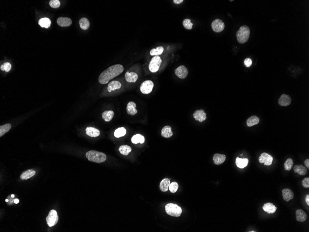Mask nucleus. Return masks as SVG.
<instances>
[{
    "label": "nucleus",
    "instance_id": "20",
    "mask_svg": "<svg viewBox=\"0 0 309 232\" xmlns=\"http://www.w3.org/2000/svg\"><path fill=\"white\" fill-rule=\"evenodd\" d=\"M296 219L299 222H303L307 219V215L304 210L298 209L296 212Z\"/></svg>",
    "mask_w": 309,
    "mask_h": 232
},
{
    "label": "nucleus",
    "instance_id": "48",
    "mask_svg": "<svg viewBox=\"0 0 309 232\" xmlns=\"http://www.w3.org/2000/svg\"><path fill=\"white\" fill-rule=\"evenodd\" d=\"M6 202H8V199H6Z\"/></svg>",
    "mask_w": 309,
    "mask_h": 232
},
{
    "label": "nucleus",
    "instance_id": "46",
    "mask_svg": "<svg viewBox=\"0 0 309 232\" xmlns=\"http://www.w3.org/2000/svg\"><path fill=\"white\" fill-rule=\"evenodd\" d=\"M14 203H15V204L18 203H19V199H15L14 200Z\"/></svg>",
    "mask_w": 309,
    "mask_h": 232
},
{
    "label": "nucleus",
    "instance_id": "34",
    "mask_svg": "<svg viewBox=\"0 0 309 232\" xmlns=\"http://www.w3.org/2000/svg\"><path fill=\"white\" fill-rule=\"evenodd\" d=\"M11 128V125L9 123L6 124L1 126L0 127V137H1L4 134L8 132Z\"/></svg>",
    "mask_w": 309,
    "mask_h": 232
},
{
    "label": "nucleus",
    "instance_id": "9",
    "mask_svg": "<svg viewBox=\"0 0 309 232\" xmlns=\"http://www.w3.org/2000/svg\"><path fill=\"white\" fill-rule=\"evenodd\" d=\"M273 159L274 158L273 157L266 152L262 153L260 157L259 158V162L261 164L263 163L265 165L267 166L271 165L273 162Z\"/></svg>",
    "mask_w": 309,
    "mask_h": 232
},
{
    "label": "nucleus",
    "instance_id": "32",
    "mask_svg": "<svg viewBox=\"0 0 309 232\" xmlns=\"http://www.w3.org/2000/svg\"><path fill=\"white\" fill-rule=\"evenodd\" d=\"M39 24L42 28H45L46 29L50 27L51 24V20L48 18H42L39 20Z\"/></svg>",
    "mask_w": 309,
    "mask_h": 232
},
{
    "label": "nucleus",
    "instance_id": "44",
    "mask_svg": "<svg viewBox=\"0 0 309 232\" xmlns=\"http://www.w3.org/2000/svg\"><path fill=\"white\" fill-rule=\"evenodd\" d=\"M305 164L307 168L309 169V159H307L305 161Z\"/></svg>",
    "mask_w": 309,
    "mask_h": 232
},
{
    "label": "nucleus",
    "instance_id": "16",
    "mask_svg": "<svg viewBox=\"0 0 309 232\" xmlns=\"http://www.w3.org/2000/svg\"><path fill=\"white\" fill-rule=\"evenodd\" d=\"M226 159V156L224 154L216 153L213 157V160L216 165H219L224 162Z\"/></svg>",
    "mask_w": 309,
    "mask_h": 232
},
{
    "label": "nucleus",
    "instance_id": "15",
    "mask_svg": "<svg viewBox=\"0 0 309 232\" xmlns=\"http://www.w3.org/2000/svg\"><path fill=\"white\" fill-rule=\"evenodd\" d=\"M126 81L128 83H135L138 79V74L133 72H126L125 76Z\"/></svg>",
    "mask_w": 309,
    "mask_h": 232
},
{
    "label": "nucleus",
    "instance_id": "7",
    "mask_svg": "<svg viewBox=\"0 0 309 232\" xmlns=\"http://www.w3.org/2000/svg\"><path fill=\"white\" fill-rule=\"evenodd\" d=\"M154 87V83L150 80H146L140 86V89L144 94H148L152 92Z\"/></svg>",
    "mask_w": 309,
    "mask_h": 232
},
{
    "label": "nucleus",
    "instance_id": "12",
    "mask_svg": "<svg viewBox=\"0 0 309 232\" xmlns=\"http://www.w3.org/2000/svg\"><path fill=\"white\" fill-rule=\"evenodd\" d=\"M292 102V99L289 95L286 94L282 95L279 100V104L281 106H288Z\"/></svg>",
    "mask_w": 309,
    "mask_h": 232
},
{
    "label": "nucleus",
    "instance_id": "4",
    "mask_svg": "<svg viewBox=\"0 0 309 232\" xmlns=\"http://www.w3.org/2000/svg\"><path fill=\"white\" fill-rule=\"evenodd\" d=\"M165 211L169 215L179 217L182 214V209L175 204L168 203L165 206Z\"/></svg>",
    "mask_w": 309,
    "mask_h": 232
},
{
    "label": "nucleus",
    "instance_id": "26",
    "mask_svg": "<svg viewBox=\"0 0 309 232\" xmlns=\"http://www.w3.org/2000/svg\"><path fill=\"white\" fill-rule=\"evenodd\" d=\"M170 185V181L169 179H163L160 182V188L162 192H166L169 189V185Z\"/></svg>",
    "mask_w": 309,
    "mask_h": 232
},
{
    "label": "nucleus",
    "instance_id": "8",
    "mask_svg": "<svg viewBox=\"0 0 309 232\" xmlns=\"http://www.w3.org/2000/svg\"><path fill=\"white\" fill-rule=\"evenodd\" d=\"M212 28L213 31L216 33H220L223 31L225 28L224 23L221 20L217 19L212 21Z\"/></svg>",
    "mask_w": 309,
    "mask_h": 232
},
{
    "label": "nucleus",
    "instance_id": "39",
    "mask_svg": "<svg viewBox=\"0 0 309 232\" xmlns=\"http://www.w3.org/2000/svg\"><path fill=\"white\" fill-rule=\"evenodd\" d=\"M0 69H1V71H3L9 72L11 69V65L10 63H8V62H7V63H4L3 65H2L1 66Z\"/></svg>",
    "mask_w": 309,
    "mask_h": 232
},
{
    "label": "nucleus",
    "instance_id": "6",
    "mask_svg": "<svg viewBox=\"0 0 309 232\" xmlns=\"http://www.w3.org/2000/svg\"><path fill=\"white\" fill-rule=\"evenodd\" d=\"M58 219L59 218L57 211L55 210H51L49 212V215L46 218L47 224L50 227H52L58 223Z\"/></svg>",
    "mask_w": 309,
    "mask_h": 232
},
{
    "label": "nucleus",
    "instance_id": "14",
    "mask_svg": "<svg viewBox=\"0 0 309 232\" xmlns=\"http://www.w3.org/2000/svg\"><path fill=\"white\" fill-rule=\"evenodd\" d=\"M136 107V104L135 102L133 101H130L127 105L126 111L127 114L132 116L136 115L138 113Z\"/></svg>",
    "mask_w": 309,
    "mask_h": 232
},
{
    "label": "nucleus",
    "instance_id": "37",
    "mask_svg": "<svg viewBox=\"0 0 309 232\" xmlns=\"http://www.w3.org/2000/svg\"><path fill=\"white\" fill-rule=\"evenodd\" d=\"M183 25L186 29L191 30L193 28V24L191 22L190 20L186 19L183 21Z\"/></svg>",
    "mask_w": 309,
    "mask_h": 232
},
{
    "label": "nucleus",
    "instance_id": "36",
    "mask_svg": "<svg viewBox=\"0 0 309 232\" xmlns=\"http://www.w3.org/2000/svg\"><path fill=\"white\" fill-rule=\"evenodd\" d=\"M293 159L291 158H288L284 164V168H285V170H291L293 167Z\"/></svg>",
    "mask_w": 309,
    "mask_h": 232
},
{
    "label": "nucleus",
    "instance_id": "2",
    "mask_svg": "<svg viewBox=\"0 0 309 232\" xmlns=\"http://www.w3.org/2000/svg\"><path fill=\"white\" fill-rule=\"evenodd\" d=\"M86 157L89 161L97 163L104 162L106 159V156L105 153L94 150L88 152L86 154Z\"/></svg>",
    "mask_w": 309,
    "mask_h": 232
},
{
    "label": "nucleus",
    "instance_id": "28",
    "mask_svg": "<svg viewBox=\"0 0 309 232\" xmlns=\"http://www.w3.org/2000/svg\"><path fill=\"white\" fill-rule=\"evenodd\" d=\"M114 112L113 111L106 110L102 114V117L105 122H110L114 116Z\"/></svg>",
    "mask_w": 309,
    "mask_h": 232
},
{
    "label": "nucleus",
    "instance_id": "23",
    "mask_svg": "<svg viewBox=\"0 0 309 232\" xmlns=\"http://www.w3.org/2000/svg\"><path fill=\"white\" fill-rule=\"evenodd\" d=\"M248 163V158H241L238 157L236 159V164L239 168L243 169L246 167Z\"/></svg>",
    "mask_w": 309,
    "mask_h": 232
},
{
    "label": "nucleus",
    "instance_id": "3",
    "mask_svg": "<svg viewBox=\"0 0 309 232\" xmlns=\"http://www.w3.org/2000/svg\"><path fill=\"white\" fill-rule=\"evenodd\" d=\"M250 35V30L247 26H241L236 33L237 41L240 44H244L248 41Z\"/></svg>",
    "mask_w": 309,
    "mask_h": 232
},
{
    "label": "nucleus",
    "instance_id": "11",
    "mask_svg": "<svg viewBox=\"0 0 309 232\" xmlns=\"http://www.w3.org/2000/svg\"><path fill=\"white\" fill-rule=\"evenodd\" d=\"M194 118L196 121H199L200 122H204L206 119V114L205 111L203 110H197L193 114Z\"/></svg>",
    "mask_w": 309,
    "mask_h": 232
},
{
    "label": "nucleus",
    "instance_id": "10",
    "mask_svg": "<svg viewBox=\"0 0 309 232\" xmlns=\"http://www.w3.org/2000/svg\"><path fill=\"white\" fill-rule=\"evenodd\" d=\"M175 75L180 79H185L189 74L188 70L184 65H180L175 69Z\"/></svg>",
    "mask_w": 309,
    "mask_h": 232
},
{
    "label": "nucleus",
    "instance_id": "47",
    "mask_svg": "<svg viewBox=\"0 0 309 232\" xmlns=\"http://www.w3.org/2000/svg\"><path fill=\"white\" fill-rule=\"evenodd\" d=\"M11 197H12V198H13V197H14V195H11Z\"/></svg>",
    "mask_w": 309,
    "mask_h": 232
},
{
    "label": "nucleus",
    "instance_id": "21",
    "mask_svg": "<svg viewBox=\"0 0 309 232\" xmlns=\"http://www.w3.org/2000/svg\"><path fill=\"white\" fill-rule=\"evenodd\" d=\"M121 87V84L120 82L117 81H113L108 83V90L109 92H111V91H114L116 89H120Z\"/></svg>",
    "mask_w": 309,
    "mask_h": 232
},
{
    "label": "nucleus",
    "instance_id": "33",
    "mask_svg": "<svg viewBox=\"0 0 309 232\" xmlns=\"http://www.w3.org/2000/svg\"><path fill=\"white\" fill-rule=\"evenodd\" d=\"M126 133V129L123 127L117 129L115 131L114 136L116 138H120L121 137H123L125 136Z\"/></svg>",
    "mask_w": 309,
    "mask_h": 232
},
{
    "label": "nucleus",
    "instance_id": "43",
    "mask_svg": "<svg viewBox=\"0 0 309 232\" xmlns=\"http://www.w3.org/2000/svg\"><path fill=\"white\" fill-rule=\"evenodd\" d=\"M183 2V0H174L173 2H174L175 4H180Z\"/></svg>",
    "mask_w": 309,
    "mask_h": 232
},
{
    "label": "nucleus",
    "instance_id": "27",
    "mask_svg": "<svg viewBox=\"0 0 309 232\" xmlns=\"http://www.w3.org/2000/svg\"><path fill=\"white\" fill-rule=\"evenodd\" d=\"M259 122L260 119L258 117L256 116H251L247 121V125L248 127H252L254 125H257Z\"/></svg>",
    "mask_w": 309,
    "mask_h": 232
},
{
    "label": "nucleus",
    "instance_id": "19",
    "mask_svg": "<svg viewBox=\"0 0 309 232\" xmlns=\"http://www.w3.org/2000/svg\"><path fill=\"white\" fill-rule=\"evenodd\" d=\"M263 209L264 210V211L267 212L269 214H274L277 210L276 207L273 203H270L264 204L263 206Z\"/></svg>",
    "mask_w": 309,
    "mask_h": 232
},
{
    "label": "nucleus",
    "instance_id": "22",
    "mask_svg": "<svg viewBox=\"0 0 309 232\" xmlns=\"http://www.w3.org/2000/svg\"><path fill=\"white\" fill-rule=\"evenodd\" d=\"M35 174V170L32 169L28 170L23 171L21 173L20 176V179L22 180H28V179H30L31 177H33Z\"/></svg>",
    "mask_w": 309,
    "mask_h": 232
},
{
    "label": "nucleus",
    "instance_id": "13",
    "mask_svg": "<svg viewBox=\"0 0 309 232\" xmlns=\"http://www.w3.org/2000/svg\"><path fill=\"white\" fill-rule=\"evenodd\" d=\"M57 23L62 27H67L72 24V20L68 17H59L57 19Z\"/></svg>",
    "mask_w": 309,
    "mask_h": 232
},
{
    "label": "nucleus",
    "instance_id": "29",
    "mask_svg": "<svg viewBox=\"0 0 309 232\" xmlns=\"http://www.w3.org/2000/svg\"><path fill=\"white\" fill-rule=\"evenodd\" d=\"M79 24L81 29L84 30H86L90 26L89 21L86 18H82L79 20Z\"/></svg>",
    "mask_w": 309,
    "mask_h": 232
},
{
    "label": "nucleus",
    "instance_id": "42",
    "mask_svg": "<svg viewBox=\"0 0 309 232\" xmlns=\"http://www.w3.org/2000/svg\"><path fill=\"white\" fill-rule=\"evenodd\" d=\"M244 64L247 67H249L252 64V61L250 58H247L244 61Z\"/></svg>",
    "mask_w": 309,
    "mask_h": 232
},
{
    "label": "nucleus",
    "instance_id": "5",
    "mask_svg": "<svg viewBox=\"0 0 309 232\" xmlns=\"http://www.w3.org/2000/svg\"><path fill=\"white\" fill-rule=\"evenodd\" d=\"M162 60L159 56H155L152 58L149 64V69L151 72L155 73L159 70Z\"/></svg>",
    "mask_w": 309,
    "mask_h": 232
},
{
    "label": "nucleus",
    "instance_id": "17",
    "mask_svg": "<svg viewBox=\"0 0 309 232\" xmlns=\"http://www.w3.org/2000/svg\"><path fill=\"white\" fill-rule=\"evenodd\" d=\"M86 133L88 136L91 137H97L100 134V131L93 127H87L86 129Z\"/></svg>",
    "mask_w": 309,
    "mask_h": 232
},
{
    "label": "nucleus",
    "instance_id": "41",
    "mask_svg": "<svg viewBox=\"0 0 309 232\" xmlns=\"http://www.w3.org/2000/svg\"><path fill=\"white\" fill-rule=\"evenodd\" d=\"M302 185L303 187L305 188H309V178L306 177L303 179L302 181Z\"/></svg>",
    "mask_w": 309,
    "mask_h": 232
},
{
    "label": "nucleus",
    "instance_id": "1",
    "mask_svg": "<svg viewBox=\"0 0 309 232\" xmlns=\"http://www.w3.org/2000/svg\"><path fill=\"white\" fill-rule=\"evenodd\" d=\"M124 70L123 65L120 64L112 65L100 74L99 77V82L101 84H106L111 80L121 74Z\"/></svg>",
    "mask_w": 309,
    "mask_h": 232
},
{
    "label": "nucleus",
    "instance_id": "18",
    "mask_svg": "<svg viewBox=\"0 0 309 232\" xmlns=\"http://www.w3.org/2000/svg\"><path fill=\"white\" fill-rule=\"evenodd\" d=\"M282 196L285 201L289 202L290 200L293 199L294 197V194L293 191L289 188H285L282 190Z\"/></svg>",
    "mask_w": 309,
    "mask_h": 232
},
{
    "label": "nucleus",
    "instance_id": "31",
    "mask_svg": "<svg viewBox=\"0 0 309 232\" xmlns=\"http://www.w3.org/2000/svg\"><path fill=\"white\" fill-rule=\"evenodd\" d=\"M132 148L127 145H122L119 147V150L120 152L122 155L127 156L132 151Z\"/></svg>",
    "mask_w": 309,
    "mask_h": 232
},
{
    "label": "nucleus",
    "instance_id": "45",
    "mask_svg": "<svg viewBox=\"0 0 309 232\" xmlns=\"http://www.w3.org/2000/svg\"><path fill=\"white\" fill-rule=\"evenodd\" d=\"M305 202L308 205H309V195H306L305 197Z\"/></svg>",
    "mask_w": 309,
    "mask_h": 232
},
{
    "label": "nucleus",
    "instance_id": "35",
    "mask_svg": "<svg viewBox=\"0 0 309 232\" xmlns=\"http://www.w3.org/2000/svg\"><path fill=\"white\" fill-rule=\"evenodd\" d=\"M164 51V48L162 47H158L156 49H151L150 52V54L151 56H159L161 55Z\"/></svg>",
    "mask_w": 309,
    "mask_h": 232
},
{
    "label": "nucleus",
    "instance_id": "25",
    "mask_svg": "<svg viewBox=\"0 0 309 232\" xmlns=\"http://www.w3.org/2000/svg\"><path fill=\"white\" fill-rule=\"evenodd\" d=\"M162 136L164 138H168L173 135V132L171 127L169 126H165L162 130Z\"/></svg>",
    "mask_w": 309,
    "mask_h": 232
},
{
    "label": "nucleus",
    "instance_id": "30",
    "mask_svg": "<svg viewBox=\"0 0 309 232\" xmlns=\"http://www.w3.org/2000/svg\"><path fill=\"white\" fill-rule=\"evenodd\" d=\"M132 142L134 144H137L138 143L143 144L144 142V137L139 134H137L132 137Z\"/></svg>",
    "mask_w": 309,
    "mask_h": 232
},
{
    "label": "nucleus",
    "instance_id": "38",
    "mask_svg": "<svg viewBox=\"0 0 309 232\" xmlns=\"http://www.w3.org/2000/svg\"><path fill=\"white\" fill-rule=\"evenodd\" d=\"M178 187V184L177 182H174L170 183V185L169 187V190L171 192L174 193L177 191Z\"/></svg>",
    "mask_w": 309,
    "mask_h": 232
},
{
    "label": "nucleus",
    "instance_id": "24",
    "mask_svg": "<svg viewBox=\"0 0 309 232\" xmlns=\"http://www.w3.org/2000/svg\"><path fill=\"white\" fill-rule=\"evenodd\" d=\"M293 170L295 173H297L300 175H305L307 173V169L303 165H295L293 168Z\"/></svg>",
    "mask_w": 309,
    "mask_h": 232
},
{
    "label": "nucleus",
    "instance_id": "40",
    "mask_svg": "<svg viewBox=\"0 0 309 232\" xmlns=\"http://www.w3.org/2000/svg\"><path fill=\"white\" fill-rule=\"evenodd\" d=\"M49 4L52 8H58L60 7V2L58 0H51L49 2Z\"/></svg>",
    "mask_w": 309,
    "mask_h": 232
}]
</instances>
